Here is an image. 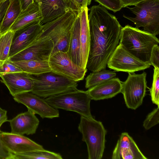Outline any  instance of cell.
<instances>
[{
    "mask_svg": "<svg viewBox=\"0 0 159 159\" xmlns=\"http://www.w3.org/2000/svg\"><path fill=\"white\" fill-rule=\"evenodd\" d=\"M34 85L32 93L44 98L77 89V82L52 71L31 75Z\"/></svg>",
    "mask_w": 159,
    "mask_h": 159,
    "instance_id": "cell-5",
    "label": "cell"
},
{
    "mask_svg": "<svg viewBox=\"0 0 159 159\" xmlns=\"http://www.w3.org/2000/svg\"><path fill=\"white\" fill-rule=\"evenodd\" d=\"M64 0L70 9L75 11L77 14L80 12V10L74 0Z\"/></svg>",
    "mask_w": 159,
    "mask_h": 159,
    "instance_id": "cell-34",
    "label": "cell"
},
{
    "mask_svg": "<svg viewBox=\"0 0 159 159\" xmlns=\"http://www.w3.org/2000/svg\"><path fill=\"white\" fill-rule=\"evenodd\" d=\"M116 73L106 69L96 72H92L85 78V87L89 89L103 82L116 77Z\"/></svg>",
    "mask_w": 159,
    "mask_h": 159,
    "instance_id": "cell-26",
    "label": "cell"
},
{
    "mask_svg": "<svg viewBox=\"0 0 159 159\" xmlns=\"http://www.w3.org/2000/svg\"><path fill=\"white\" fill-rule=\"evenodd\" d=\"M143 0H120L123 7H126L129 6H134L137 3Z\"/></svg>",
    "mask_w": 159,
    "mask_h": 159,
    "instance_id": "cell-37",
    "label": "cell"
},
{
    "mask_svg": "<svg viewBox=\"0 0 159 159\" xmlns=\"http://www.w3.org/2000/svg\"><path fill=\"white\" fill-rule=\"evenodd\" d=\"M3 82L13 97L23 93L31 92L34 85L31 75L22 72L0 75Z\"/></svg>",
    "mask_w": 159,
    "mask_h": 159,
    "instance_id": "cell-15",
    "label": "cell"
},
{
    "mask_svg": "<svg viewBox=\"0 0 159 159\" xmlns=\"http://www.w3.org/2000/svg\"><path fill=\"white\" fill-rule=\"evenodd\" d=\"M119 43L133 55L150 65L152 49L154 45L158 44L159 41L152 34L126 25L121 29Z\"/></svg>",
    "mask_w": 159,
    "mask_h": 159,
    "instance_id": "cell-2",
    "label": "cell"
},
{
    "mask_svg": "<svg viewBox=\"0 0 159 159\" xmlns=\"http://www.w3.org/2000/svg\"><path fill=\"white\" fill-rule=\"evenodd\" d=\"M80 12L76 16L71 28L69 46L67 52L75 64L82 67L80 40Z\"/></svg>",
    "mask_w": 159,
    "mask_h": 159,
    "instance_id": "cell-22",
    "label": "cell"
},
{
    "mask_svg": "<svg viewBox=\"0 0 159 159\" xmlns=\"http://www.w3.org/2000/svg\"><path fill=\"white\" fill-rule=\"evenodd\" d=\"M14 100L25 106L35 114L42 118L52 119L59 116V111L49 105L45 99L31 92H26L13 96Z\"/></svg>",
    "mask_w": 159,
    "mask_h": 159,
    "instance_id": "cell-12",
    "label": "cell"
},
{
    "mask_svg": "<svg viewBox=\"0 0 159 159\" xmlns=\"http://www.w3.org/2000/svg\"><path fill=\"white\" fill-rule=\"evenodd\" d=\"M88 16L90 43L86 68L96 72L106 69L119 43L122 27L116 16L100 5L91 7Z\"/></svg>",
    "mask_w": 159,
    "mask_h": 159,
    "instance_id": "cell-1",
    "label": "cell"
},
{
    "mask_svg": "<svg viewBox=\"0 0 159 159\" xmlns=\"http://www.w3.org/2000/svg\"><path fill=\"white\" fill-rule=\"evenodd\" d=\"M21 11L26 9L31 4L34 2L33 0H18Z\"/></svg>",
    "mask_w": 159,
    "mask_h": 159,
    "instance_id": "cell-36",
    "label": "cell"
},
{
    "mask_svg": "<svg viewBox=\"0 0 159 159\" xmlns=\"http://www.w3.org/2000/svg\"><path fill=\"white\" fill-rule=\"evenodd\" d=\"M21 11L18 0H9L8 5L0 23V35L9 30Z\"/></svg>",
    "mask_w": 159,
    "mask_h": 159,
    "instance_id": "cell-23",
    "label": "cell"
},
{
    "mask_svg": "<svg viewBox=\"0 0 159 159\" xmlns=\"http://www.w3.org/2000/svg\"><path fill=\"white\" fill-rule=\"evenodd\" d=\"M150 65L140 60L119 43L109 59L107 66L116 71L128 73L143 70Z\"/></svg>",
    "mask_w": 159,
    "mask_h": 159,
    "instance_id": "cell-9",
    "label": "cell"
},
{
    "mask_svg": "<svg viewBox=\"0 0 159 159\" xmlns=\"http://www.w3.org/2000/svg\"><path fill=\"white\" fill-rule=\"evenodd\" d=\"M42 25L40 21L36 20L14 32L9 58L35 41L39 34Z\"/></svg>",
    "mask_w": 159,
    "mask_h": 159,
    "instance_id": "cell-13",
    "label": "cell"
},
{
    "mask_svg": "<svg viewBox=\"0 0 159 159\" xmlns=\"http://www.w3.org/2000/svg\"><path fill=\"white\" fill-rule=\"evenodd\" d=\"M126 80L121 83V93L129 108L135 110L142 104L147 88V74L128 73Z\"/></svg>",
    "mask_w": 159,
    "mask_h": 159,
    "instance_id": "cell-8",
    "label": "cell"
},
{
    "mask_svg": "<svg viewBox=\"0 0 159 159\" xmlns=\"http://www.w3.org/2000/svg\"><path fill=\"white\" fill-rule=\"evenodd\" d=\"M12 62L23 72L30 75H39L51 71L48 61L29 60Z\"/></svg>",
    "mask_w": 159,
    "mask_h": 159,
    "instance_id": "cell-24",
    "label": "cell"
},
{
    "mask_svg": "<svg viewBox=\"0 0 159 159\" xmlns=\"http://www.w3.org/2000/svg\"><path fill=\"white\" fill-rule=\"evenodd\" d=\"M82 140L87 146L89 159H101L105 148L107 131L102 123L93 117L81 116L78 126Z\"/></svg>",
    "mask_w": 159,
    "mask_h": 159,
    "instance_id": "cell-4",
    "label": "cell"
},
{
    "mask_svg": "<svg viewBox=\"0 0 159 159\" xmlns=\"http://www.w3.org/2000/svg\"><path fill=\"white\" fill-rule=\"evenodd\" d=\"M54 48V44L48 36L37 38L30 46L10 57L11 62L36 60L48 61Z\"/></svg>",
    "mask_w": 159,
    "mask_h": 159,
    "instance_id": "cell-11",
    "label": "cell"
},
{
    "mask_svg": "<svg viewBox=\"0 0 159 159\" xmlns=\"http://www.w3.org/2000/svg\"><path fill=\"white\" fill-rule=\"evenodd\" d=\"M78 14L69 9L56 19L42 25L38 38L48 36L51 39L54 44L51 55L58 52H68L71 28Z\"/></svg>",
    "mask_w": 159,
    "mask_h": 159,
    "instance_id": "cell-3",
    "label": "cell"
},
{
    "mask_svg": "<svg viewBox=\"0 0 159 159\" xmlns=\"http://www.w3.org/2000/svg\"><path fill=\"white\" fill-rule=\"evenodd\" d=\"M8 121L10 124L11 133L22 135L35 134L39 123L35 114L28 110Z\"/></svg>",
    "mask_w": 159,
    "mask_h": 159,
    "instance_id": "cell-17",
    "label": "cell"
},
{
    "mask_svg": "<svg viewBox=\"0 0 159 159\" xmlns=\"http://www.w3.org/2000/svg\"><path fill=\"white\" fill-rule=\"evenodd\" d=\"M7 111L0 107V128L5 122L8 121Z\"/></svg>",
    "mask_w": 159,
    "mask_h": 159,
    "instance_id": "cell-35",
    "label": "cell"
},
{
    "mask_svg": "<svg viewBox=\"0 0 159 159\" xmlns=\"http://www.w3.org/2000/svg\"><path fill=\"white\" fill-rule=\"evenodd\" d=\"M9 0L1 3L0 4V23L8 5Z\"/></svg>",
    "mask_w": 159,
    "mask_h": 159,
    "instance_id": "cell-38",
    "label": "cell"
},
{
    "mask_svg": "<svg viewBox=\"0 0 159 159\" xmlns=\"http://www.w3.org/2000/svg\"><path fill=\"white\" fill-rule=\"evenodd\" d=\"M62 159L59 154L43 150H38L25 152L13 154L12 159Z\"/></svg>",
    "mask_w": 159,
    "mask_h": 159,
    "instance_id": "cell-25",
    "label": "cell"
},
{
    "mask_svg": "<svg viewBox=\"0 0 159 159\" xmlns=\"http://www.w3.org/2000/svg\"><path fill=\"white\" fill-rule=\"evenodd\" d=\"M79 8L81 11V9L84 7V0H74Z\"/></svg>",
    "mask_w": 159,
    "mask_h": 159,
    "instance_id": "cell-39",
    "label": "cell"
},
{
    "mask_svg": "<svg viewBox=\"0 0 159 159\" xmlns=\"http://www.w3.org/2000/svg\"><path fill=\"white\" fill-rule=\"evenodd\" d=\"M92 0H84V7H87L89 5L91 2Z\"/></svg>",
    "mask_w": 159,
    "mask_h": 159,
    "instance_id": "cell-40",
    "label": "cell"
},
{
    "mask_svg": "<svg viewBox=\"0 0 159 159\" xmlns=\"http://www.w3.org/2000/svg\"><path fill=\"white\" fill-rule=\"evenodd\" d=\"M14 32L8 30L0 35V64L8 60Z\"/></svg>",
    "mask_w": 159,
    "mask_h": 159,
    "instance_id": "cell-27",
    "label": "cell"
},
{
    "mask_svg": "<svg viewBox=\"0 0 159 159\" xmlns=\"http://www.w3.org/2000/svg\"><path fill=\"white\" fill-rule=\"evenodd\" d=\"M7 0H1V3L5 2Z\"/></svg>",
    "mask_w": 159,
    "mask_h": 159,
    "instance_id": "cell-42",
    "label": "cell"
},
{
    "mask_svg": "<svg viewBox=\"0 0 159 159\" xmlns=\"http://www.w3.org/2000/svg\"><path fill=\"white\" fill-rule=\"evenodd\" d=\"M1 3V0H0V4Z\"/></svg>",
    "mask_w": 159,
    "mask_h": 159,
    "instance_id": "cell-43",
    "label": "cell"
},
{
    "mask_svg": "<svg viewBox=\"0 0 159 159\" xmlns=\"http://www.w3.org/2000/svg\"><path fill=\"white\" fill-rule=\"evenodd\" d=\"M44 99L49 105L55 108L76 112L85 117H93L90 107L92 99L86 91L77 89Z\"/></svg>",
    "mask_w": 159,
    "mask_h": 159,
    "instance_id": "cell-6",
    "label": "cell"
},
{
    "mask_svg": "<svg viewBox=\"0 0 159 159\" xmlns=\"http://www.w3.org/2000/svg\"><path fill=\"white\" fill-rule=\"evenodd\" d=\"M42 19L39 3L34 2L26 9L21 11L9 30L15 32L33 21H41Z\"/></svg>",
    "mask_w": 159,
    "mask_h": 159,
    "instance_id": "cell-21",
    "label": "cell"
},
{
    "mask_svg": "<svg viewBox=\"0 0 159 159\" xmlns=\"http://www.w3.org/2000/svg\"><path fill=\"white\" fill-rule=\"evenodd\" d=\"M43 19L41 23L51 21L70 9L64 0H40Z\"/></svg>",
    "mask_w": 159,
    "mask_h": 159,
    "instance_id": "cell-20",
    "label": "cell"
},
{
    "mask_svg": "<svg viewBox=\"0 0 159 159\" xmlns=\"http://www.w3.org/2000/svg\"><path fill=\"white\" fill-rule=\"evenodd\" d=\"M150 61V65L159 68V47L158 45H154L152 49Z\"/></svg>",
    "mask_w": 159,
    "mask_h": 159,
    "instance_id": "cell-32",
    "label": "cell"
},
{
    "mask_svg": "<svg viewBox=\"0 0 159 159\" xmlns=\"http://www.w3.org/2000/svg\"><path fill=\"white\" fill-rule=\"evenodd\" d=\"M134 7H127L136 16H123L133 22L136 28L142 27L143 31L155 36L159 33V0H143Z\"/></svg>",
    "mask_w": 159,
    "mask_h": 159,
    "instance_id": "cell-7",
    "label": "cell"
},
{
    "mask_svg": "<svg viewBox=\"0 0 159 159\" xmlns=\"http://www.w3.org/2000/svg\"><path fill=\"white\" fill-rule=\"evenodd\" d=\"M88 10L87 7H83L81 9L80 12V40L82 66L85 68H86L90 43V35L88 16Z\"/></svg>",
    "mask_w": 159,
    "mask_h": 159,
    "instance_id": "cell-19",
    "label": "cell"
},
{
    "mask_svg": "<svg viewBox=\"0 0 159 159\" xmlns=\"http://www.w3.org/2000/svg\"><path fill=\"white\" fill-rule=\"evenodd\" d=\"M2 132L0 129V135ZM13 154L3 144L0 137V159H12Z\"/></svg>",
    "mask_w": 159,
    "mask_h": 159,
    "instance_id": "cell-33",
    "label": "cell"
},
{
    "mask_svg": "<svg viewBox=\"0 0 159 159\" xmlns=\"http://www.w3.org/2000/svg\"><path fill=\"white\" fill-rule=\"evenodd\" d=\"M113 159H146L132 138L122 133L113 151Z\"/></svg>",
    "mask_w": 159,
    "mask_h": 159,
    "instance_id": "cell-16",
    "label": "cell"
},
{
    "mask_svg": "<svg viewBox=\"0 0 159 159\" xmlns=\"http://www.w3.org/2000/svg\"><path fill=\"white\" fill-rule=\"evenodd\" d=\"M153 81L150 89L152 103L159 106V68L154 67Z\"/></svg>",
    "mask_w": 159,
    "mask_h": 159,
    "instance_id": "cell-28",
    "label": "cell"
},
{
    "mask_svg": "<svg viewBox=\"0 0 159 159\" xmlns=\"http://www.w3.org/2000/svg\"><path fill=\"white\" fill-rule=\"evenodd\" d=\"M159 106L154 109L146 117L143 122V126L148 130L159 123Z\"/></svg>",
    "mask_w": 159,
    "mask_h": 159,
    "instance_id": "cell-29",
    "label": "cell"
},
{
    "mask_svg": "<svg viewBox=\"0 0 159 159\" xmlns=\"http://www.w3.org/2000/svg\"><path fill=\"white\" fill-rule=\"evenodd\" d=\"M34 2H37L39 3H40L41 2L40 0H33Z\"/></svg>",
    "mask_w": 159,
    "mask_h": 159,
    "instance_id": "cell-41",
    "label": "cell"
},
{
    "mask_svg": "<svg viewBox=\"0 0 159 159\" xmlns=\"http://www.w3.org/2000/svg\"><path fill=\"white\" fill-rule=\"evenodd\" d=\"M48 62L51 71L76 82L83 80L87 71V68L75 64L67 52L53 54Z\"/></svg>",
    "mask_w": 159,
    "mask_h": 159,
    "instance_id": "cell-10",
    "label": "cell"
},
{
    "mask_svg": "<svg viewBox=\"0 0 159 159\" xmlns=\"http://www.w3.org/2000/svg\"><path fill=\"white\" fill-rule=\"evenodd\" d=\"M121 89L120 80L115 77L88 89L86 92L91 99L97 101L112 98L121 93Z\"/></svg>",
    "mask_w": 159,
    "mask_h": 159,
    "instance_id": "cell-18",
    "label": "cell"
},
{
    "mask_svg": "<svg viewBox=\"0 0 159 159\" xmlns=\"http://www.w3.org/2000/svg\"><path fill=\"white\" fill-rule=\"evenodd\" d=\"M101 6L114 12L120 11L122 8L120 0H94Z\"/></svg>",
    "mask_w": 159,
    "mask_h": 159,
    "instance_id": "cell-30",
    "label": "cell"
},
{
    "mask_svg": "<svg viewBox=\"0 0 159 159\" xmlns=\"http://www.w3.org/2000/svg\"><path fill=\"white\" fill-rule=\"evenodd\" d=\"M0 137L6 147L13 154L44 149L42 145L23 135L2 131Z\"/></svg>",
    "mask_w": 159,
    "mask_h": 159,
    "instance_id": "cell-14",
    "label": "cell"
},
{
    "mask_svg": "<svg viewBox=\"0 0 159 159\" xmlns=\"http://www.w3.org/2000/svg\"><path fill=\"white\" fill-rule=\"evenodd\" d=\"M22 72L20 68L8 59L0 64V75Z\"/></svg>",
    "mask_w": 159,
    "mask_h": 159,
    "instance_id": "cell-31",
    "label": "cell"
}]
</instances>
